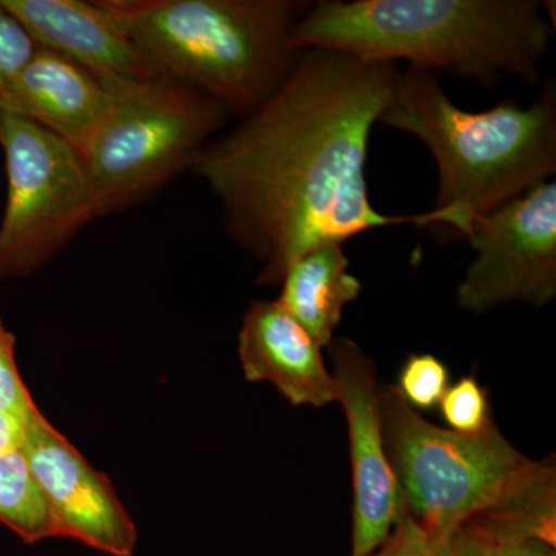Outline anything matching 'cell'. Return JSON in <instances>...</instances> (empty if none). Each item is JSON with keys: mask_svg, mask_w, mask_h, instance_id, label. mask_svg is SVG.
<instances>
[{"mask_svg": "<svg viewBox=\"0 0 556 556\" xmlns=\"http://www.w3.org/2000/svg\"><path fill=\"white\" fill-rule=\"evenodd\" d=\"M399 64L303 49L276 93L208 142L193 174L217 197L230 239L278 285L318 244H345L391 225L437 228L438 212L387 215L372 206L367 159Z\"/></svg>", "mask_w": 556, "mask_h": 556, "instance_id": "6da1fadb", "label": "cell"}, {"mask_svg": "<svg viewBox=\"0 0 556 556\" xmlns=\"http://www.w3.org/2000/svg\"><path fill=\"white\" fill-rule=\"evenodd\" d=\"M538 0H318L292 31L298 49L408 62L484 87L536 84L555 27Z\"/></svg>", "mask_w": 556, "mask_h": 556, "instance_id": "7a4b0ae2", "label": "cell"}, {"mask_svg": "<svg viewBox=\"0 0 556 556\" xmlns=\"http://www.w3.org/2000/svg\"><path fill=\"white\" fill-rule=\"evenodd\" d=\"M379 123L413 135L437 161L438 239L467 240L475 219L555 177V80L529 108L504 101L473 113L450 100L437 73L407 67Z\"/></svg>", "mask_w": 556, "mask_h": 556, "instance_id": "3957f363", "label": "cell"}, {"mask_svg": "<svg viewBox=\"0 0 556 556\" xmlns=\"http://www.w3.org/2000/svg\"><path fill=\"white\" fill-rule=\"evenodd\" d=\"M166 78L244 116L276 93L302 50L306 0H101Z\"/></svg>", "mask_w": 556, "mask_h": 556, "instance_id": "277c9868", "label": "cell"}, {"mask_svg": "<svg viewBox=\"0 0 556 556\" xmlns=\"http://www.w3.org/2000/svg\"><path fill=\"white\" fill-rule=\"evenodd\" d=\"M379 407L402 500L441 546L540 466L504 438L495 420L477 434L445 430L409 407L396 386H379Z\"/></svg>", "mask_w": 556, "mask_h": 556, "instance_id": "5b68a950", "label": "cell"}, {"mask_svg": "<svg viewBox=\"0 0 556 556\" xmlns=\"http://www.w3.org/2000/svg\"><path fill=\"white\" fill-rule=\"evenodd\" d=\"M105 86L108 113L83 159L108 217L139 206L192 170L230 113L166 76Z\"/></svg>", "mask_w": 556, "mask_h": 556, "instance_id": "8992f818", "label": "cell"}, {"mask_svg": "<svg viewBox=\"0 0 556 556\" xmlns=\"http://www.w3.org/2000/svg\"><path fill=\"white\" fill-rule=\"evenodd\" d=\"M7 201L0 222V281L30 277L104 218L83 155L31 121L0 119Z\"/></svg>", "mask_w": 556, "mask_h": 556, "instance_id": "52a82bcc", "label": "cell"}, {"mask_svg": "<svg viewBox=\"0 0 556 556\" xmlns=\"http://www.w3.org/2000/svg\"><path fill=\"white\" fill-rule=\"evenodd\" d=\"M475 260L457 287V305L473 314L556 295V182L547 181L475 219Z\"/></svg>", "mask_w": 556, "mask_h": 556, "instance_id": "ba28073f", "label": "cell"}, {"mask_svg": "<svg viewBox=\"0 0 556 556\" xmlns=\"http://www.w3.org/2000/svg\"><path fill=\"white\" fill-rule=\"evenodd\" d=\"M336 401L345 413L353 473V555L368 556L390 538L404 508L383 442L378 368L354 340L332 339Z\"/></svg>", "mask_w": 556, "mask_h": 556, "instance_id": "9c48e42d", "label": "cell"}, {"mask_svg": "<svg viewBox=\"0 0 556 556\" xmlns=\"http://www.w3.org/2000/svg\"><path fill=\"white\" fill-rule=\"evenodd\" d=\"M21 448L49 507L54 538L79 541L110 556L134 555L137 526L115 486L40 409L24 424Z\"/></svg>", "mask_w": 556, "mask_h": 556, "instance_id": "30bf717a", "label": "cell"}, {"mask_svg": "<svg viewBox=\"0 0 556 556\" xmlns=\"http://www.w3.org/2000/svg\"><path fill=\"white\" fill-rule=\"evenodd\" d=\"M36 46L56 51L102 83L163 78L101 0H0Z\"/></svg>", "mask_w": 556, "mask_h": 556, "instance_id": "8fae6325", "label": "cell"}, {"mask_svg": "<svg viewBox=\"0 0 556 556\" xmlns=\"http://www.w3.org/2000/svg\"><path fill=\"white\" fill-rule=\"evenodd\" d=\"M239 357L249 382H269L292 405L336 402L334 380L321 346L277 300L252 302L239 334Z\"/></svg>", "mask_w": 556, "mask_h": 556, "instance_id": "7c38bea8", "label": "cell"}, {"mask_svg": "<svg viewBox=\"0 0 556 556\" xmlns=\"http://www.w3.org/2000/svg\"><path fill=\"white\" fill-rule=\"evenodd\" d=\"M105 83L56 51L38 47L11 84L5 113L31 121L83 155L108 113Z\"/></svg>", "mask_w": 556, "mask_h": 556, "instance_id": "4fadbf2b", "label": "cell"}, {"mask_svg": "<svg viewBox=\"0 0 556 556\" xmlns=\"http://www.w3.org/2000/svg\"><path fill=\"white\" fill-rule=\"evenodd\" d=\"M345 244H318L289 266L281 278L277 300L321 348L334 339L343 309L362 292V283L350 274Z\"/></svg>", "mask_w": 556, "mask_h": 556, "instance_id": "5bb4252c", "label": "cell"}, {"mask_svg": "<svg viewBox=\"0 0 556 556\" xmlns=\"http://www.w3.org/2000/svg\"><path fill=\"white\" fill-rule=\"evenodd\" d=\"M481 543L541 540L555 546L556 470L540 463L536 470L495 506L486 508L460 527Z\"/></svg>", "mask_w": 556, "mask_h": 556, "instance_id": "9a60e30c", "label": "cell"}, {"mask_svg": "<svg viewBox=\"0 0 556 556\" xmlns=\"http://www.w3.org/2000/svg\"><path fill=\"white\" fill-rule=\"evenodd\" d=\"M0 522L25 544L54 538L49 507L21 447L0 452Z\"/></svg>", "mask_w": 556, "mask_h": 556, "instance_id": "2e32d148", "label": "cell"}, {"mask_svg": "<svg viewBox=\"0 0 556 556\" xmlns=\"http://www.w3.org/2000/svg\"><path fill=\"white\" fill-rule=\"evenodd\" d=\"M450 383L448 368L433 354H413L399 372L397 390L409 407H438Z\"/></svg>", "mask_w": 556, "mask_h": 556, "instance_id": "e0dca14e", "label": "cell"}, {"mask_svg": "<svg viewBox=\"0 0 556 556\" xmlns=\"http://www.w3.org/2000/svg\"><path fill=\"white\" fill-rule=\"evenodd\" d=\"M439 407L450 430L457 433L477 434L493 422L489 393L471 376L448 387Z\"/></svg>", "mask_w": 556, "mask_h": 556, "instance_id": "ac0fdd59", "label": "cell"}, {"mask_svg": "<svg viewBox=\"0 0 556 556\" xmlns=\"http://www.w3.org/2000/svg\"><path fill=\"white\" fill-rule=\"evenodd\" d=\"M38 409L17 368L16 338L0 317V415L27 422Z\"/></svg>", "mask_w": 556, "mask_h": 556, "instance_id": "d6986e66", "label": "cell"}, {"mask_svg": "<svg viewBox=\"0 0 556 556\" xmlns=\"http://www.w3.org/2000/svg\"><path fill=\"white\" fill-rule=\"evenodd\" d=\"M36 49L38 46L31 36L0 3V119L5 115V98L11 84Z\"/></svg>", "mask_w": 556, "mask_h": 556, "instance_id": "ffe728a7", "label": "cell"}, {"mask_svg": "<svg viewBox=\"0 0 556 556\" xmlns=\"http://www.w3.org/2000/svg\"><path fill=\"white\" fill-rule=\"evenodd\" d=\"M445 546L431 540L426 530L412 517L407 504L404 503L401 517L390 538L375 554L368 556H444Z\"/></svg>", "mask_w": 556, "mask_h": 556, "instance_id": "44dd1931", "label": "cell"}, {"mask_svg": "<svg viewBox=\"0 0 556 556\" xmlns=\"http://www.w3.org/2000/svg\"><path fill=\"white\" fill-rule=\"evenodd\" d=\"M475 541L481 548L482 556H556L555 546L541 540H514L501 541V543Z\"/></svg>", "mask_w": 556, "mask_h": 556, "instance_id": "7402d4cb", "label": "cell"}, {"mask_svg": "<svg viewBox=\"0 0 556 556\" xmlns=\"http://www.w3.org/2000/svg\"><path fill=\"white\" fill-rule=\"evenodd\" d=\"M24 424L14 417L0 415V452L21 447Z\"/></svg>", "mask_w": 556, "mask_h": 556, "instance_id": "603a6c76", "label": "cell"}, {"mask_svg": "<svg viewBox=\"0 0 556 556\" xmlns=\"http://www.w3.org/2000/svg\"><path fill=\"white\" fill-rule=\"evenodd\" d=\"M444 556H482L477 541L464 530H457L444 548Z\"/></svg>", "mask_w": 556, "mask_h": 556, "instance_id": "cb8c5ba5", "label": "cell"}]
</instances>
